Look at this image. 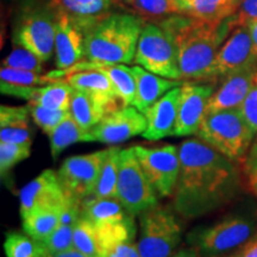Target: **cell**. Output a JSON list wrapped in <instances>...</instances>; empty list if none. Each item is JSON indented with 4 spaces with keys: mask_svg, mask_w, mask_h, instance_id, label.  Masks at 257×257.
<instances>
[{
    "mask_svg": "<svg viewBox=\"0 0 257 257\" xmlns=\"http://www.w3.org/2000/svg\"><path fill=\"white\" fill-rule=\"evenodd\" d=\"M179 156L174 208L180 216L188 219L205 216L236 197L240 188V173L234 161L200 138L180 144Z\"/></svg>",
    "mask_w": 257,
    "mask_h": 257,
    "instance_id": "6da1fadb",
    "label": "cell"
},
{
    "mask_svg": "<svg viewBox=\"0 0 257 257\" xmlns=\"http://www.w3.org/2000/svg\"><path fill=\"white\" fill-rule=\"evenodd\" d=\"M161 25L174 40L179 69L184 80H207L225 38L237 27L236 15L220 22L172 15Z\"/></svg>",
    "mask_w": 257,
    "mask_h": 257,
    "instance_id": "7a4b0ae2",
    "label": "cell"
},
{
    "mask_svg": "<svg viewBox=\"0 0 257 257\" xmlns=\"http://www.w3.org/2000/svg\"><path fill=\"white\" fill-rule=\"evenodd\" d=\"M143 27L140 16H105L85 32V57L95 63H131Z\"/></svg>",
    "mask_w": 257,
    "mask_h": 257,
    "instance_id": "3957f363",
    "label": "cell"
},
{
    "mask_svg": "<svg viewBox=\"0 0 257 257\" xmlns=\"http://www.w3.org/2000/svg\"><path fill=\"white\" fill-rule=\"evenodd\" d=\"M256 232V217L242 212L229 214L210 226L197 227L188 233L187 243L200 257H216L242 248Z\"/></svg>",
    "mask_w": 257,
    "mask_h": 257,
    "instance_id": "277c9868",
    "label": "cell"
},
{
    "mask_svg": "<svg viewBox=\"0 0 257 257\" xmlns=\"http://www.w3.org/2000/svg\"><path fill=\"white\" fill-rule=\"evenodd\" d=\"M198 137L234 162L245 159L255 133L244 119L239 108L205 114Z\"/></svg>",
    "mask_w": 257,
    "mask_h": 257,
    "instance_id": "5b68a950",
    "label": "cell"
},
{
    "mask_svg": "<svg viewBox=\"0 0 257 257\" xmlns=\"http://www.w3.org/2000/svg\"><path fill=\"white\" fill-rule=\"evenodd\" d=\"M56 16L48 2L32 0L22 5L14 25V43L32 51L43 62L55 51Z\"/></svg>",
    "mask_w": 257,
    "mask_h": 257,
    "instance_id": "8992f818",
    "label": "cell"
},
{
    "mask_svg": "<svg viewBox=\"0 0 257 257\" xmlns=\"http://www.w3.org/2000/svg\"><path fill=\"white\" fill-rule=\"evenodd\" d=\"M181 238V225L168 207L156 205L140 214L137 245L142 257H172Z\"/></svg>",
    "mask_w": 257,
    "mask_h": 257,
    "instance_id": "52a82bcc",
    "label": "cell"
},
{
    "mask_svg": "<svg viewBox=\"0 0 257 257\" xmlns=\"http://www.w3.org/2000/svg\"><path fill=\"white\" fill-rule=\"evenodd\" d=\"M134 61L156 75L173 80L181 79L174 40L159 24H144Z\"/></svg>",
    "mask_w": 257,
    "mask_h": 257,
    "instance_id": "ba28073f",
    "label": "cell"
},
{
    "mask_svg": "<svg viewBox=\"0 0 257 257\" xmlns=\"http://www.w3.org/2000/svg\"><path fill=\"white\" fill-rule=\"evenodd\" d=\"M117 198L133 216H140L144 211L156 206L159 200V197L144 174L134 147L120 152Z\"/></svg>",
    "mask_w": 257,
    "mask_h": 257,
    "instance_id": "9c48e42d",
    "label": "cell"
},
{
    "mask_svg": "<svg viewBox=\"0 0 257 257\" xmlns=\"http://www.w3.org/2000/svg\"><path fill=\"white\" fill-rule=\"evenodd\" d=\"M134 149L157 197H172L180 174L179 148L174 146L161 148L136 146Z\"/></svg>",
    "mask_w": 257,
    "mask_h": 257,
    "instance_id": "30bf717a",
    "label": "cell"
},
{
    "mask_svg": "<svg viewBox=\"0 0 257 257\" xmlns=\"http://www.w3.org/2000/svg\"><path fill=\"white\" fill-rule=\"evenodd\" d=\"M108 149L68 157L57 172L59 181L67 197L82 201L91 197L100 175Z\"/></svg>",
    "mask_w": 257,
    "mask_h": 257,
    "instance_id": "8fae6325",
    "label": "cell"
},
{
    "mask_svg": "<svg viewBox=\"0 0 257 257\" xmlns=\"http://www.w3.org/2000/svg\"><path fill=\"white\" fill-rule=\"evenodd\" d=\"M257 66V53L248 24L237 25L218 51L207 80L225 78L237 70Z\"/></svg>",
    "mask_w": 257,
    "mask_h": 257,
    "instance_id": "7c38bea8",
    "label": "cell"
},
{
    "mask_svg": "<svg viewBox=\"0 0 257 257\" xmlns=\"http://www.w3.org/2000/svg\"><path fill=\"white\" fill-rule=\"evenodd\" d=\"M146 115L135 106H126L106 114L102 119L91 128L94 141L105 144H118L130 140L147 130Z\"/></svg>",
    "mask_w": 257,
    "mask_h": 257,
    "instance_id": "4fadbf2b",
    "label": "cell"
},
{
    "mask_svg": "<svg viewBox=\"0 0 257 257\" xmlns=\"http://www.w3.org/2000/svg\"><path fill=\"white\" fill-rule=\"evenodd\" d=\"M213 92L212 83L185 82L181 86L178 121L173 136H191L198 133Z\"/></svg>",
    "mask_w": 257,
    "mask_h": 257,
    "instance_id": "5bb4252c",
    "label": "cell"
},
{
    "mask_svg": "<svg viewBox=\"0 0 257 257\" xmlns=\"http://www.w3.org/2000/svg\"><path fill=\"white\" fill-rule=\"evenodd\" d=\"M66 198L67 195L60 184L57 173L51 169L43 170L19 193V211L22 219L38 208L62 206Z\"/></svg>",
    "mask_w": 257,
    "mask_h": 257,
    "instance_id": "9a60e30c",
    "label": "cell"
},
{
    "mask_svg": "<svg viewBox=\"0 0 257 257\" xmlns=\"http://www.w3.org/2000/svg\"><path fill=\"white\" fill-rule=\"evenodd\" d=\"M135 216L117 223L96 225L100 257H142L136 242Z\"/></svg>",
    "mask_w": 257,
    "mask_h": 257,
    "instance_id": "2e32d148",
    "label": "cell"
},
{
    "mask_svg": "<svg viewBox=\"0 0 257 257\" xmlns=\"http://www.w3.org/2000/svg\"><path fill=\"white\" fill-rule=\"evenodd\" d=\"M257 78V66L248 67L226 75L208 101L206 113L239 108Z\"/></svg>",
    "mask_w": 257,
    "mask_h": 257,
    "instance_id": "e0dca14e",
    "label": "cell"
},
{
    "mask_svg": "<svg viewBox=\"0 0 257 257\" xmlns=\"http://www.w3.org/2000/svg\"><path fill=\"white\" fill-rule=\"evenodd\" d=\"M56 16L55 64L59 70L68 69L85 57V32L64 14Z\"/></svg>",
    "mask_w": 257,
    "mask_h": 257,
    "instance_id": "ac0fdd59",
    "label": "cell"
},
{
    "mask_svg": "<svg viewBox=\"0 0 257 257\" xmlns=\"http://www.w3.org/2000/svg\"><path fill=\"white\" fill-rule=\"evenodd\" d=\"M181 86L170 89L162 98H160L152 107L148 110L146 115L148 126L142 136L149 141H159L174 135L178 121Z\"/></svg>",
    "mask_w": 257,
    "mask_h": 257,
    "instance_id": "d6986e66",
    "label": "cell"
},
{
    "mask_svg": "<svg viewBox=\"0 0 257 257\" xmlns=\"http://www.w3.org/2000/svg\"><path fill=\"white\" fill-rule=\"evenodd\" d=\"M67 81L74 89L91 94L96 101L100 102L107 114L124 107L113 83L100 70L91 69L73 73L68 75Z\"/></svg>",
    "mask_w": 257,
    "mask_h": 257,
    "instance_id": "ffe728a7",
    "label": "cell"
},
{
    "mask_svg": "<svg viewBox=\"0 0 257 257\" xmlns=\"http://www.w3.org/2000/svg\"><path fill=\"white\" fill-rule=\"evenodd\" d=\"M55 14H64L83 32L110 15L113 0H47Z\"/></svg>",
    "mask_w": 257,
    "mask_h": 257,
    "instance_id": "44dd1931",
    "label": "cell"
},
{
    "mask_svg": "<svg viewBox=\"0 0 257 257\" xmlns=\"http://www.w3.org/2000/svg\"><path fill=\"white\" fill-rule=\"evenodd\" d=\"M130 69L136 80V98L134 106L143 114L167 92L184 85L180 80L165 79L141 66L131 67Z\"/></svg>",
    "mask_w": 257,
    "mask_h": 257,
    "instance_id": "7402d4cb",
    "label": "cell"
},
{
    "mask_svg": "<svg viewBox=\"0 0 257 257\" xmlns=\"http://www.w3.org/2000/svg\"><path fill=\"white\" fill-rule=\"evenodd\" d=\"M31 117L28 106H5L0 107V142L31 147L34 131L30 127Z\"/></svg>",
    "mask_w": 257,
    "mask_h": 257,
    "instance_id": "603a6c76",
    "label": "cell"
},
{
    "mask_svg": "<svg viewBox=\"0 0 257 257\" xmlns=\"http://www.w3.org/2000/svg\"><path fill=\"white\" fill-rule=\"evenodd\" d=\"M55 81L49 75L2 67L0 69V91L3 94L31 101L41 86Z\"/></svg>",
    "mask_w": 257,
    "mask_h": 257,
    "instance_id": "cb8c5ba5",
    "label": "cell"
},
{
    "mask_svg": "<svg viewBox=\"0 0 257 257\" xmlns=\"http://www.w3.org/2000/svg\"><path fill=\"white\" fill-rule=\"evenodd\" d=\"M180 14L202 21L220 22L237 12L240 0H176Z\"/></svg>",
    "mask_w": 257,
    "mask_h": 257,
    "instance_id": "d4e9b609",
    "label": "cell"
},
{
    "mask_svg": "<svg viewBox=\"0 0 257 257\" xmlns=\"http://www.w3.org/2000/svg\"><path fill=\"white\" fill-rule=\"evenodd\" d=\"M81 216L96 226L123 221L133 214L128 213L118 198H95L91 195L81 202Z\"/></svg>",
    "mask_w": 257,
    "mask_h": 257,
    "instance_id": "484cf974",
    "label": "cell"
},
{
    "mask_svg": "<svg viewBox=\"0 0 257 257\" xmlns=\"http://www.w3.org/2000/svg\"><path fill=\"white\" fill-rule=\"evenodd\" d=\"M69 112L74 120L87 131L94 127L107 114L100 102L96 101L91 94L74 88Z\"/></svg>",
    "mask_w": 257,
    "mask_h": 257,
    "instance_id": "4316f807",
    "label": "cell"
},
{
    "mask_svg": "<svg viewBox=\"0 0 257 257\" xmlns=\"http://www.w3.org/2000/svg\"><path fill=\"white\" fill-rule=\"evenodd\" d=\"M62 206L38 208L27 218L22 219L25 233L38 242H46L60 225V213Z\"/></svg>",
    "mask_w": 257,
    "mask_h": 257,
    "instance_id": "83f0119b",
    "label": "cell"
},
{
    "mask_svg": "<svg viewBox=\"0 0 257 257\" xmlns=\"http://www.w3.org/2000/svg\"><path fill=\"white\" fill-rule=\"evenodd\" d=\"M48 136H49L50 140V150L54 159H56L64 149H67V148L74 143L94 142L91 130L87 131L80 126L74 120L70 112L66 117V119L61 121L59 126L50 135H48Z\"/></svg>",
    "mask_w": 257,
    "mask_h": 257,
    "instance_id": "f1b7e54d",
    "label": "cell"
},
{
    "mask_svg": "<svg viewBox=\"0 0 257 257\" xmlns=\"http://www.w3.org/2000/svg\"><path fill=\"white\" fill-rule=\"evenodd\" d=\"M73 87L68 81L55 80L48 85L38 87L32 100L29 102L50 108V110L69 111Z\"/></svg>",
    "mask_w": 257,
    "mask_h": 257,
    "instance_id": "f546056e",
    "label": "cell"
},
{
    "mask_svg": "<svg viewBox=\"0 0 257 257\" xmlns=\"http://www.w3.org/2000/svg\"><path fill=\"white\" fill-rule=\"evenodd\" d=\"M120 152L121 149L119 147L110 148L102 165L100 175L96 181L95 188L93 191V197L117 198L118 166H119Z\"/></svg>",
    "mask_w": 257,
    "mask_h": 257,
    "instance_id": "4dcf8cb0",
    "label": "cell"
},
{
    "mask_svg": "<svg viewBox=\"0 0 257 257\" xmlns=\"http://www.w3.org/2000/svg\"><path fill=\"white\" fill-rule=\"evenodd\" d=\"M74 249L87 257H100L95 225L82 216L74 226Z\"/></svg>",
    "mask_w": 257,
    "mask_h": 257,
    "instance_id": "1f68e13d",
    "label": "cell"
},
{
    "mask_svg": "<svg viewBox=\"0 0 257 257\" xmlns=\"http://www.w3.org/2000/svg\"><path fill=\"white\" fill-rule=\"evenodd\" d=\"M133 8L143 19H165L172 15L180 14L176 0H134Z\"/></svg>",
    "mask_w": 257,
    "mask_h": 257,
    "instance_id": "d6a6232c",
    "label": "cell"
},
{
    "mask_svg": "<svg viewBox=\"0 0 257 257\" xmlns=\"http://www.w3.org/2000/svg\"><path fill=\"white\" fill-rule=\"evenodd\" d=\"M4 249L8 257H36L44 249V244L30 236L9 232L6 234Z\"/></svg>",
    "mask_w": 257,
    "mask_h": 257,
    "instance_id": "836d02e7",
    "label": "cell"
},
{
    "mask_svg": "<svg viewBox=\"0 0 257 257\" xmlns=\"http://www.w3.org/2000/svg\"><path fill=\"white\" fill-rule=\"evenodd\" d=\"M2 67L41 74L43 72V61L32 51L17 46L3 60Z\"/></svg>",
    "mask_w": 257,
    "mask_h": 257,
    "instance_id": "e575fe53",
    "label": "cell"
},
{
    "mask_svg": "<svg viewBox=\"0 0 257 257\" xmlns=\"http://www.w3.org/2000/svg\"><path fill=\"white\" fill-rule=\"evenodd\" d=\"M28 107L30 110L31 118L34 119L35 124L41 127V130L47 135L53 133L59 126L61 121L66 119L67 115L69 114V111L50 110V108L42 107L40 105L31 104V102H29Z\"/></svg>",
    "mask_w": 257,
    "mask_h": 257,
    "instance_id": "d590c367",
    "label": "cell"
},
{
    "mask_svg": "<svg viewBox=\"0 0 257 257\" xmlns=\"http://www.w3.org/2000/svg\"><path fill=\"white\" fill-rule=\"evenodd\" d=\"M31 147L21 146V144L0 142V172L2 175L11 170L17 163L30 156Z\"/></svg>",
    "mask_w": 257,
    "mask_h": 257,
    "instance_id": "8d00e7d4",
    "label": "cell"
},
{
    "mask_svg": "<svg viewBox=\"0 0 257 257\" xmlns=\"http://www.w3.org/2000/svg\"><path fill=\"white\" fill-rule=\"evenodd\" d=\"M74 226L59 225L43 244L50 255H55L74 248Z\"/></svg>",
    "mask_w": 257,
    "mask_h": 257,
    "instance_id": "74e56055",
    "label": "cell"
},
{
    "mask_svg": "<svg viewBox=\"0 0 257 257\" xmlns=\"http://www.w3.org/2000/svg\"><path fill=\"white\" fill-rule=\"evenodd\" d=\"M242 112L244 119L250 126V128L257 134V78L253 82L251 89L246 95L245 100L243 101L242 106L239 107Z\"/></svg>",
    "mask_w": 257,
    "mask_h": 257,
    "instance_id": "f35d334b",
    "label": "cell"
},
{
    "mask_svg": "<svg viewBox=\"0 0 257 257\" xmlns=\"http://www.w3.org/2000/svg\"><path fill=\"white\" fill-rule=\"evenodd\" d=\"M244 175L250 189L257 197V142L250 147L245 159L243 161Z\"/></svg>",
    "mask_w": 257,
    "mask_h": 257,
    "instance_id": "ab89813d",
    "label": "cell"
},
{
    "mask_svg": "<svg viewBox=\"0 0 257 257\" xmlns=\"http://www.w3.org/2000/svg\"><path fill=\"white\" fill-rule=\"evenodd\" d=\"M81 202L76 199L67 197L60 213V225L75 226L81 217Z\"/></svg>",
    "mask_w": 257,
    "mask_h": 257,
    "instance_id": "60d3db41",
    "label": "cell"
},
{
    "mask_svg": "<svg viewBox=\"0 0 257 257\" xmlns=\"http://www.w3.org/2000/svg\"><path fill=\"white\" fill-rule=\"evenodd\" d=\"M237 25L248 24L257 19V0H240L239 8L236 14Z\"/></svg>",
    "mask_w": 257,
    "mask_h": 257,
    "instance_id": "b9f144b4",
    "label": "cell"
},
{
    "mask_svg": "<svg viewBox=\"0 0 257 257\" xmlns=\"http://www.w3.org/2000/svg\"><path fill=\"white\" fill-rule=\"evenodd\" d=\"M229 257H257V232L249 242H246L242 248L236 251L230 252Z\"/></svg>",
    "mask_w": 257,
    "mask_h": 257,
    "instance_id": "7bdbcfd3",
    "label": "cell"
},
{
    "mask_svg": "<svg viewBox=\"0 0 257 257\" xmlns=\"http://www.w3.org/2000/svg\"><path fill=\"white\" fill-rule=\"evenodd\" d=\"M172 257H200V253L195 248L189 246V248L181 249L180 251L174 253Z\"/></svg>",
    "mask_w": 257,
    "mask_h": 257,
    "instance_id": "ee69618b",
    "label": "cell"
},
{
    "mask_svg": "<svg viewBox=\"0 0 257 257\" xmlns=\"http://www.w3.org/2000/svg\"><path fill=\"white\" fill-rule=\"evenodd\" d=\"M249 30H250V35H251L252 42H253V47H255V50L257 53V19L255 21H251L248 23Z\"/></svg>",
    "mask_w": 257,
    "mask_h": 257,
    "instance_id": "f6af8a7d",
    "label": "cell"
},
{
    "mask_svg": "<svg viewBox=\"0 0 257 257\" xmlns=\"http://www.w3.org/2000/svg\"><path fill=\"white\" fill-rule=\"evenodd\" d=\"M50 257H87L85 255H82L81 252H79L76 249H69L67 251L60 252V253H55V255H50Z\"/></svg>",
    "mask_w": 257,
    "mask_h": 257,
    "instance_id": "bcb514c9",
    "label": "cell"
},
{
    "mask_svg": "<svg viewBox=\"0 0 257 257\" xmlns=\"http://www.w3.org/2000/svg\"><path fill=\"white\" fill-rule=\"evenodd\" d=\"M8 3H11V4H18L19 6L27 4V3H30L32 0H6Z\"/></svg>",
    "mask_w": 257,
    "mask_h": 257,
    "instance_id": "7dc6e473",
    "label": "cell"
},
{
    "mask_svg": "<svg viewBox=\"0 0 257 257\" xmlns=\"http://www.w3.org/2000/svg\"><path fill=\"white\" fill-rule=\"evenodd\" d=\"M36 257H50V253H49V251H48V250H47L46 245H44V249L42 250V251H41L40 253H38V255H37Z\"/></svg>",
    "mask_w": 257,
    "mask_h": 257,
    "instance_id": "c3c4849f",
    "label": "cell"
},
{
    "mask_svg": "<svg viewBox=\"0 0 257 257\" xmlns=\"http://www.w3.org/2000/svg\"><path fill=\"white\" fill-rule=\"evenodd\" d=\"M121 2H124V3H126V4H128V5H133V3H134V0H121Z\"/></svg>",
    "mask_w": 257,
    "mask_h": 257,
    "instance_id": "681fc988",
    "label": "cell"
},
{
    "mask_svg": "<svg viewBox=\"0 0 257 257\" xmlns=\"http://www.w3.org/2000/svg\"><path fill=\"white\" fill-rule=\"evenodd\" d=\"M256 142H257V138H256Z\"/></svg>",
    "mask_w": 257,
    "mask_h": 257,
    "instance_id": "f907efd6",
    "label": "cell"
}]
</instances>
